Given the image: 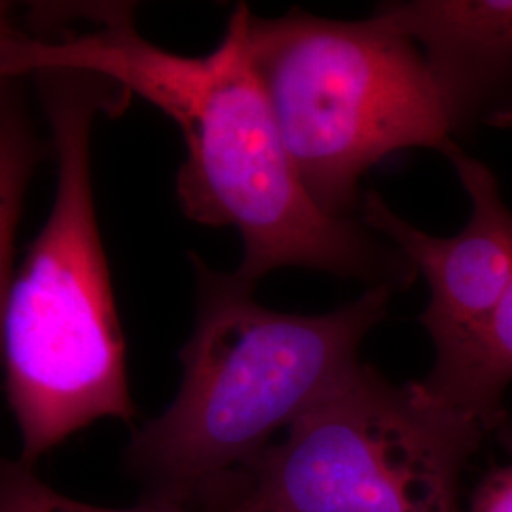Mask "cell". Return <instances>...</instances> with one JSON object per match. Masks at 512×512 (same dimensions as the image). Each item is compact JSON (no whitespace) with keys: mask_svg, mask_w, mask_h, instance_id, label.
I'll use <instances>...</instances> for the list:
<instances>
[{"mask_svg":"<svg viewBox=\"0 0 512 512\" xmlns=\"http://www.w3.org/2000/svg\"><path fill=\"white\" fill-rule=\"evenodd\" d=\"M511 382L512 281L469 348L452 365L433 368L420 384L490 433L507 421L503 397Z\"/></svg>","mask_w":512,"mask_h":512,"instance_id":"obj_8","label":"cell"},{"mask_svg":"<svg viewBox=\"0 0 512 512\" xmlns=\"http://www.w3.org/2000/svg\"><path fill=\"white\" fill-rule=\"evenodd\" d=\"M374 18L420 48L454 135L512 126V0L382 2Z\"/></svg>","mask_w":512,"mask_h":512,"instance_id":"obj_7","label":"cell"},{"mask_svg":"<svg viewBox=\"0 0 512 512\" xmlns=\"http://www.w3.org/2000/svg\"><path fill=\"white\" fill-rule=\"evenodd\" d=\"M38 143L25 116L12 101L0 112V323L14 277V241L25 188L37 164Z\"/></svg>","mask_w":512,"mask_h":512,"instance_id":"obj_9","label":"cell"},{"mask_svg":"<svg viewBox=\"0 0 512 512\" xmlns=\"http://www.w3.org/2000/svg\"><path fill=\"white\" fill-rule=\"evenodd\" d=\"M442 154L456 167L471 200L469 222L456 236L421 232L376 192H368L361 205V224L391 239L429 283L431 300L420 321L437 348L433 368L452 365L469 348L512 281V211L499 194L494 171L458 143Z\"/></svg>","mask_w":512,"mask_h":512,"instance_id":"obj_6","label":"cell"},{"mask_svg":"<svg viewBox=\"0 0 512 512\" xmlns=\"http://www.w3.org/2000/svg\"><path fill=\"white\" fill-rule=\"evenodd\" d=\"M499 433L512 456V421H505ZM469 512H512V459L482 478Z\"/></svg>","mask_w":512,"mask_h":512,"instance_id":"obj_11","label":"cell"},{"mask_svg":"<svg viewBox=\"0 0 512 512\" xmlns=\"http://www.w3.org/2000/svg\"><path fill=\"white\" fill-rule=\"evenodd\" d=\"M0 512H198L162 497H143L137 507H95L55 492L29 465L0 458Z\"/></svg>","mask_w":512,"mask_h":512,"instance_id":"obj_10","label":"cell"},{"mask_svg":"<svg viewBox=\"0 0 512 512\" xmlns=\"http://www.w3.org/2000/svg\"><path fill=\"white\" fill-rule=\"evenodd\" d=\"M486 429L359 365L272 444L219 512H461L459 480Z\"/></svg>","mask_w":512,"mask_h":512,"instance_id":"obj_5","label":"cell"},{"mask_svg":"<svg viewBox=\"0 0 512 512\" xmlns=\"http://www.w3.org/2000/svg\"><path fill=\"white\" fill-rule=\"evenodd\" d=\"M251 10L239 2L209 54L167 52L139 35L133 8L112 4L101 27L59 40L18 33L0 55L2 73H84L135 93L181 129L186 160L177 173L184 215L236 226L243 260L234 274L256 285L277 268H313L408 289L418 270L353 219L325 215L298 181L274 110L249 52Z\"/></svg>","mask_w":512,"mask_h":512,"instance_id":"obj_1","label":"cell"},{"mask_svg":"<svg viewBox=\"0 0 512 512\" xmlns=\"http://www.w3.org/2000/svg\"><path fill=\"white\" fill-rule=\"evenodd\" d=\"M8 14H10L8 4H6V2H0V55L4 52L6 44L18 35V31H16L14 25L10 23ZM10 82H12V80H10L6 74L2 73V67H0V112L14 101L12 92H10Z\"/></svg>","mask_w":512,"mask_h":512,"instance_id":"obj_12","label":"cell"},{"mask_svg":"<svg viewBox=\"0 0 512 512\" xmlns=\"http://www.w3.org/2000/svg\"><path fill=\"white\" fill-rule=\"evenodd\" d=\"M37 76L57 186L50 217L12 277L0 323L6 395L29 467L93 421L135 416L92 184L95 116L116 112L128 95L92 74Z\"/></svg>","mask_w":512,"mask_h":512,"instance_id":"obj_3","label":"cell"},{"mask_svg":"<svg viewBox=\"0 0 512 512\" xmlns=\"http://www.w3.org/2000/svg\"><path fill=\"white\" fill-rule=\"evenodd\" d=\"M198 275L196 329L181 349L183 382L162 416L131 437L126 463L145 488L198 512H219L272 446L359 368V346L387 315L391 289L370 287L325 315L270 310L255 285Z\"/></svg>","mask_w":512,"mask_h":512,"instance_id":"obj_2","label":"cell"},{"mask_svg":"<svg viewBox=\"0 0 512 512\" xmlns=\"http://www.w3.org/2000/svg\"><path fill=\"white\" fill-rule=\"evenodd\" d=\"M249 52L296 177L329 217L349 219L359 179L391 152L456 143L420 48L376 18L253 16Z\"/></svg>","mask_w":512,"mask_h":512,"instance_id":"obj_4","label":"cell"}]
</instances>
